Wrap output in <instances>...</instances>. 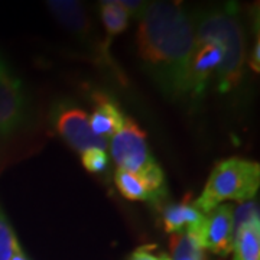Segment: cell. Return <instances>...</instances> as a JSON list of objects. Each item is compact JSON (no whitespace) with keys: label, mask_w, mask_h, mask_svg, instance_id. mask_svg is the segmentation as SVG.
<instances>
[{"label":"cell","mask_w":260,"mask_h":260,"mask_svg":"<svg viewBox=\"0 0 260 260\" xmlns=\"http://www.w3.org/2000/svg\"><path fill=\"white\" fill-rule=\"evenodd\" d=\"M148 74L169 99H184L185 75L195 48L192 16L177 2L148 3L136 34Z\"/></svg>","instance_id":"6da1fadb"},{"label":"cell","mask_w":260,"mask_h":260,"mask_svg":"<svg viewBox=\"0 0 260 260\" xmlns=\"http://www.w3.org/2000/svg\"><path fill=\"white\" fill-rule=\"evenodd\" d=\"M195 42L211 41L223 48V59L217 68V88L220 93H232L243 80L246 61V38L242 19L234 3L200 10L192 16Z\"/></svg>","instance_id":"7a4b0ae2"},{"label":"cell","mask_w":260,"mask_h":260,"mask_svg":"<svg viewBox=\"0 0 260 260\" xmlns=\"http://www.w3.org/2000/svg\"><path fill=\"white\" fill-rule=\"evenodd\" d=\"M259 185L257 162L240 158L224 159L215 165L194 204L201 213L208 214L224 201H250L257 194Z\"/></svg>","instance_id":"3957f363"},{"label":"cell","mask_w":260,"mask_h":260,"mask_svg":"<svg viewBox=\"0 0 260 260\" xmlns=\"http://www.w3.org/2000/svg\"><path fill=\"white\" fill-rule=\"evenodd\" d=\"M29 107L23 84L0 55V140H9L28 123Z\"/></svg>","instance_id":"277c9868"},{"label":"cell","mask_w":260,"mask_h":260,"mask_svg":"<svg viewBox=\"0 0 260 260\" xmlns=\"http://www.w3.org/2000/svg\"><path fill=\"white\" fill-rule=\"evenodd\" d=\"M109 148L119 169L135 175H142L158 165L150 155L146 133L129 117H126L119 132L113 135Z\"/></svg>","instance_id":"5b68a950"},{"label":"cell","mask_w":260,"mask_h":260,"mask_svg":"<svg viewBox=\"0 0 260 260\" xmlns=\"http://www.w3.org/2000/svg\"><path fill=\"white\" fill-rule=\"evenodd\" d=\"M52 123L67 145L80 153L88 149L106 150L109 148V140L99 138L93 133L88 114L73 104H58L52 112Z\"/></svg>","instance_id":"8992f818"},{"label":"cell","mask_w":260,"mask_h":260,"mask_svg":"<svg viewBox=\"0 0 260 260\" xmlns=\"http://www.w3.org/2000/svg\"><path fill=\"white\" fill-rule=\"evenodd\" d=\"M223 59V48L217 42L205 41L195 42L194 52L189 59L188 70L185 75V87H184V99L197 100L204 94L208 80Z\"/></svg>","instance_id":"52a82bcc"},{"label":"cell","mask_w":260,"mask_h":260,"mask_svg":"<svg viewBox=\"0 0 260 260\" xmlns=\"http://www.w3.org/2000/svg\"><path fill=\"white\" fill-rule=\"evenodd\" d=\"M233 207L230 204H220L213 211L205 214L204 224L198 234V242L204 250H210L227 256L234 246V224H233Z\"/></svg>","instance_id":"ba28073f"},{"label":"cell","mask_w":260,"mask_h":260,"mask_svg":"<svg viewBox=\"0 0 260 260\" xmlns=\"http://www.w3.org/2000/svg\"><path fill=\"white\" fill-rule=\"evenodd\" d=\"M47 8L73 35L81 38L83 41H88L93 37V22L83 3L75 0H49L47 2Z\"/></svg>","instance_id":"9c48e42d"},{"label":"cell","mask_w":260,"mask_h":260,"mask_svg":"<svg viewBox=\"0 0 260 260\" xmlns=\"http://www.w3.org/2000/svg\"><path fill=\"white\" fill-rule=\"evenodd\" d=\"M94 110L90 117V127L93 133L103 139H112L126 120L124 113L121 112L119 104L106 93H93Z\"/></svg>","instance_id":"30bf717a"},{"label":"cell","mask_w":260,"mask_h":260,"mask_svg":"<svg viewBox=\"0 0 260 260\" xmlns=\"http://www.w3.org/2000/svg\"><path fill=\"white\" fill-rule=\"evenodd\" d=\"M205 214H203L194 203L188 200L177 204L167 205L162 211V221L165 232L171 234L188 233L198 240L200 230L204 224Z\"/></svg>","instance_id":"8fae6325"},{"label":"cell","mask_w":260,"mask_h":260,"mask_svg":"<svg viewBox=\"0 0 260 260\" xmlns=\"http://www.w3.org/2000/svg\"><path fill=\"white\" fill-rule=\"evenodd\" d=\"M234 260H260V223L253 221L234 232Z\"/></svg>","instance_id":"7c38bea8"},{"label":"cell","mask_w":260,"mask_h":260,"mask_svg":"<svg viewBox=\"0 0 260 260\" xmlns=\"http://www.w3.org/2000/svg\"><path fill=\"white\" fill-rule=\"evenodd\" d=\"M114 184L120 194L130 201H153V197L150 194L143 179L132 172L117 169L114 172Z\"/></svg>","instance_id":"4fadbf2b"},{"label":"cell","mask_w":260,"mask_h":260,"mask_svg":"<svg viewBox=\"0 0 260 260\" xmlns=\"http://www.w3.org/2000/svg\"><path fill=\"white\" fill-rule=\"evenodd\" d=\"M100 18L109 37H116L123 34L129 25V15L123 9L119 0L100 2Z\"/></svg>","instance_id":"5bb4252c"},{"label":"cell","mask_w":260,"mask_h":260,"mask_svg":"<svg viewBox=\"0 0 260 260\" xmlns=\"http://www.w3.org/2000/svg\"><path fill=\"white\" fill-rule=\"evenodd\" d=\"M169 249L172 254L171 260H207L200 242L188 233L172 234Z\"/></svg>","instance_id":"9a60e30c"},{"label":"cell","mask_w":260,"mask_h":260,"mask_svg":"<svg viewBox=\"0 0 260 260\" xmlns=\"http://www.w3.org/2000/svg\"><path fill=\"white\" fill-rule=\"evenodd\" d=\"M18 246V239L12 230L3 210L0 208V260H10Z\"/></svg>","instance_id":"2e32d148"},{"label":"cell","mask_w":260,"mask_h":260,"mask_svg":"<svg viewBox=\"0 0 260 260\" xmlns=\"http://www.w3.org/2000/svg\"><path fill=\"white\" fill-rule=\"evenodd\" d=\"M81 164L90 174H102L107 169L109 156L102 149H88L81 153Z\"/></svg>","instance_id":"e0dca14e"},{"label":"cell","mask_w":260,"mask_h":260,"mask_svg":"<svg viewBox=\"0 0 260 260\" xmlns=\"http://www.w3.org/2000/svg\"><path fill=\"white\" fill-rule=\"evenodd\" d=\"M253 221H259V207L256 203L249 201L244 203L237 208L236 213H233V224H234V232L242 227L244 224L253 223Z\"/></svg>","instance_id":"ac0fdd59"},{"label":"cell","mask_w":260,"mask_h":260,"mask_svg":"<svg viewBox=\"0 0 260 260\" xmlns=\"http://www.w3.org/2000/svg\"><path fill=\"white\" fill-rule=\"evenodd\" d=\"M127 260H171L167 253L159 251L156 246H142L129 254Z\"/></svg>","instance_id":"d6986e66"},{"label":"cell","mask_w":260,"mask_h":260,"mask_svg":"<svg viewBox=\"0 0 260 260\" xmlns=\"http://www.w3.org/2000/svg\"><path fill=\"white\" fill-rule=\"evenodd\" d=\"M120 5L123 6V9L127 12L129 18H136L140 19V16L143 15V12L146 9L148 3L146 2H142V0H119Z\"/></svg>","instance_id":"ffe728a7"},{"label":"cell","mask_w":260,"mask_h":260,"mask_svg":"<svg viewBox=\"0 0 260 260\" xmlns=\"http://www.w3.org/2000/svg\"><path fill=\"white\" fill-rule=\"evenodd\" d=\"M250 67L254 73H259L260 71V38H259V34H257V37H256V44H254L253 51H251Z\"/></svg>","instance_id":"44dd1931"},{"label":"cell","mask_w":260,"mask_h":260,"mask_svg":"<svg viewBox=\"0 0 260 260\" xmlns=\"http://www.w3.org/2000/svg\"><path fill=\"white\" fill-rule=\"evenodd\" d=\"M10 260H28V257H26V254L23 253V250H22V247H20V244H19L18 247L15 249V251H13V254H12V257H10Z\"/></svg>","instance_id":"7402d4cb"}]
</instances>
